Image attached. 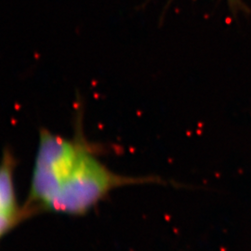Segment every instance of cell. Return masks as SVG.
<instances>
[{
  "instance_id": "cell-1",
  "label": "cell",
  "mask_w": 251,
  "mask_h": 251,
  "mask_svg": "<svg viewBox=\"0 0 251 251\" xmlns=\"http://www.w3.org/2000/svg\"><path fill=\"white\" fill-rule=\"evenodd\" d=\"M76 115V131L71 138L47 128L39 131L24 204L27 219L40 212L86 215L114 190L145 181L109 169L83 135L80 109Z\"/></svg>"
},
{
  "instance_id": "cell-2",
  "label": "cell",
  "mask_w": 251,
  "mask_h": 251,
  "mask_svg": "<svg viewBox=\"0 0 251 251\" xmlns=\"http://www.w3.org/2000/svg\"><path fill=\"white\" fill-rule=\"evenodd\" d=\"M16 159L9 149L0 160V240L27 220L24 205L19 203L15 186Z\"/></svg>"
}]
</instances>
